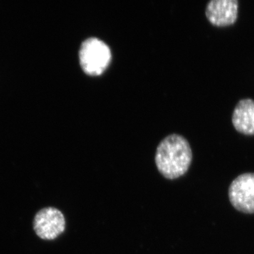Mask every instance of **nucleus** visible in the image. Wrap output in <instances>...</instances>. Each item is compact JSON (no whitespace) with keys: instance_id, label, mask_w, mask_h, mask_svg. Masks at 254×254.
Masks as SVG:
<instances>
[{"instance_id":"39448f33","label":"nucleus","mask_w":254,"mask_h":254,"mask_svg":"<svg viewBox=\"0 0 254 254\" xmlns=\"http://www.w3.org/2000/svg\"><path fill=\"white\" fill-rule=\"evenodd\" d=\"M238 7L237 0H213L207 4L205 15L214 26H230L237 21Z\"/></svg>"},{"instance_id":"7ed1b4c3","label":"nucleus","mask_w":254,"mask_h":254,"mask_svg":"<svg viewBox=\"0 0 254 254\" xmlns=\"http://www.w3.org/2000/svg\"><path fill=\"white\" fill-rule=\"evenodd\" d=\"M229 199L237 210L247 214L254 213V173L242 174L229 187Z\"/></svg>"},{"instance_id":"20e7f679","label":"nucleus","mask_w":254,"mask_h":254,"mask_svg":"<svg viewBox=\"0 0 254 254\" xmlns=\"http://www.w3.org/2000/svg\"><path fill=\"white\" fill-rule=\"evenodd\" d=\"M66 221L63 213L58 209L48 207L36 214L33 228L36 235L44 240H53L64 232Z\"/></svg>"},{"instance_id":"423d86ee","label":"nucleus","mask_w":254,"mask_h":254,"mask_svg":"<svg viewBox=\"0 0 254 254\" xmlns=\"http://www.w3.org/2000/svg\"><path fill=\"white\" fill-rule=\"evenodd\" d=\"M232 121L237 131L254 135V100H241L234 110Z\"/></svg>"},{"instance_id":"f257e3e1","label":"nucleus","mask_w":254,"mask_h":254,"mask_svg":"<svg viewBox=\"0 0 254 254\" xmlns=\"http://www.w3.org/2000/svg\"><path fill=\"white\" fill-rule=\"evenodd\" d=\"M192 158L188 141L181 135L174 133L160 142L155 153V161L160 173L165 178L173 180L188 172Z\"/></svg>"},{"instance_id":"f03ea898","label":"nucleus","mask_w":254,"mask_h":254,"mask_svg":"<svg viewBox=\"0 0 254 254\" xmlns=\"http://www.w3.org/2000/svg\"><path fill=\"white\" fill-rule=\"evenodd\" d=\"M78 55L82 69L90 76L102 74L109 66L112 60L109 46L95 37L82 42Z\"/></svg>"}]
</instances>
